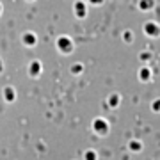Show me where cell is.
<instances>
[{
    "label": "cell",
    "instance_id": "9c48e42d",
    "mask_svg": "<svg viewBox=\"0 0 160 160\" xmlns=\"http://www.w3.org/2000/svg\"><path fill=\"white\" fill-rule=\"evenodd\" d=\"M23 43H25V45H34L36 43V36L32 34V32H27V34L23 36Z\"/></svg>",
    "mask_w": 160,
    "mask_h": 160
},
{
    "label": "cell",
    "instance_id": "ac0fdd59",
    "mask_svg": "<svg viewBox=\"0 0 160 160\" xmlns=\"http://www.w3.org/2000/svg\"><path fill=\"white\" fill-rule=\"evenodd\" d=\"M0 12H2V6H0Z\"/></svg>",
    "mask_w": 160,
    "mask_h": 160
},
{
    "label": "cell",
    "instance_id": "9a60e30c",
    "mask_svg": "<svg viewBox=\"0 0 160 160\" xmlns=\"http://www.w3.org/2000/svg\"><path fill=\"white\" fill-rule=\"evenodd\" d=\"M82 69H84V66H82L80 62H77V64H73V68H71V71H73V73H80Z\"/></svg>",
    "mask_w": 160,
    "mask_h": 160
},
{
    "label": "cell",
    "instance_id": "8992f818",
    "mask_svg": "<svg viewBox=\"0 0 160 160\" xmlns=\"http://www.w3.org/2000/svg\"><path fill=\"white\" fill-rule=\"evenodd\" d=\"M107 105H109V109H116L118 105H119V94L118 92H112L107 100Z\"/></svg>",
    "mask_w": 160,
    "mask_h": 160
},
{
    "label": "cell",
    "instance_id": "6da1fadb",
    "mask_svg": "<svg viewBox=\"0 0 160 160\" xmlns=\"http://www.w3.org/2000/svg\"><path fill=\"white\" fill-rule=\"evenodd\" d=\"M92 130L96 132L98 135H107L109 133V123L102 118H96V119L92 121Z\"/></svg>",
    "mask_w": 160,
    "mask_h": 160
},
{
    "label": "cell",
    "instance_id": "e0dca14e",
    "mask_svg": "<svg viewBox=\"0 0 160 160\" xmlns=\"http://www.w3.org/2000/svg\"><path fill=\"white\" fill-rule=\"evenodd\" d=\"M89 4H92V6H100V4H103V0H89Z\"/></svg>",
    "mask_w": 160,
    "mask_h": 160
},
{
    "label": "cell",
    "instance_id": "5bb4252c",
    "mask_svg": "<svg viewBox=\"0 0 160 160\" xmlns=\"http://www.w3.org/2000/svg\"><path fill=\"white\" fill-rule=\"evenodd\" d=\"M139 59H141V61H144V62H146V61H149V59H151V53H149V52H142V53L139 55Z\"/></svg>",
    "mask_w": 160,
    "mask_h": 160
},
{
    "label": "cell",
    "instance_id": "2e32d148",
    "mask_svg": "<svg viewBox=\"0 0 160 160\" xmlns=\"http://www.w3.org/2000/svg\"><path fill=\"white\" fill-rule=\"evenodd\" d=\"M6 98L7 100H14V91L12 89H6Z\"/></svg>",
    "mask_w": 160,
    "mask_h": 160
},
{
    "label": "cell",
    "instance_id": "7c38bea8",
    "mask_svg": "<svg viewBox=\"0 0 160 160\" xmlns=\"http://www.w3.org/2000/svg\"><path fill=\"white\" fill-rule=\"evenodd\" d=\"M123 41H125V43H132V41H133V34H132L130 30H125V32H123Z\"/></svg>",
    "mask_w": 160,
    "mask_h": 160
},
{
    "label": "cell",
    "instance_id": "ba28073f",
    "mask_svg": "<svg viewBox=\"0 0 160 160\" xmlns=\"http://www.w3.org/2000/svg\"><path fill=\"white\" fill-rule=\"evenodd\" d=\"M128 148H130L132 151H133V153H139V151L142 149V142H141V141H130Z\"/></svg>",
    "mask_w": 160,
    "mask_h": 160
},
{
    "label": "cell",
    "instance_id": "277c9868",
    "mask_svg": "<svg viewBox=\"0 0 160 160\" xmlns=\"http://www.w3.org/2000/svg\"><path fill=\"white\" fill-rule=\"evenodd\" d=\"M75 14H77V18H80V20H84V18H86V14H87V7H86V4H84L82 0L75 4Z\"/></svg>",
    "mask_w": 160,
    "mask_h": 160
},
{
    "label": "cell",
    "instance_id": "7a4b0ae2",
    "mask_svg": "<svg viewBox=\"0 0 160 160\" xmlns=\"http://www.w3.org/2000/svg\"><path fill=\"white\" fill-rule=\"evenodd\" d=\"M57 46L62 53H71V52H73V43H71V39L66 38V36H61L57 39Z\"/></svg>",
    "mask_w": 160,
    "mask_h": 160
},
{
    "label": "cell",
    "instance_id": "3957f363",
    "mask_svg": "<svg viewBox=\"0 0 160 160\" xmlns=\"http://www.w3.org/2000/svg\"><path fill=\"white\" fill-rule=\"evenodd\" d=\"M144 34L149 38H158L160 36V27L155 22H146L144 23Z\"/></svg>",
    "mask_w": 160,
    "mask_h": 160
},
{
    "label": "cell",
    "instance_id": "5b68a950",
    "mask_svg": "<svg viewBox=\"0 0 160 160\" xmlns=\"http://www.w3.org/2000/svg\"><path fill=\"white\" fill-rule=\"evenodd\" d=\"M139 78H141V82H149L151 80V69L148 66H142L139 69Z\"/></svg>",
    "mask_w": 160,
    "mask_h": 160
},
{
    "label": "cell",
    "instance_id": "4fadbf2b",
    "mask_svg": "<svg viewBox=\"0 0 160 160\" xmlns=\"http://www.w3.org/2000/svg\"><path fill=\"white\" fill-rule=\"evenodd\" d=\"M151 110H153V112H160V98L151 103Z\"/></svg>",
    "mask_w": 160,
    "mask_h": 160
},
{
    "label": "cell",
    "instance_id": "52a82bcc",
    "mask_svg": "<svg viewBox=\"0 0 160 160\" xmlns=\"http://www.w3.org/2000/svg\"><path fill=\"white\" fill-rule=\"evenodd\" d=\"M155 7V0H139V9L141 11H149Z\"/></svg>",
    "mask_w": 160,
    "mask_h": 160
},
{
    "label": "cell",
    "instance_id": "8fae6325",
    "mask_svg": "<svg viewBox=\"0 0 160 160\" xmlns=\"http://www.w3.org/2000/svg\"><path fill=\"white\" fill-rule=\"evenodd\" d=\"M39 71H41V64L39 62H32V66H30V75H34L36 77Z\"/></svg>",
    "mask_w": 160,
    "mask_h": 160
},
{
    "label": "cell",
    "instance_id": "30bf717a",
    "mask_svg": "<svg viewBox=\"0 0 160 160\" xmlns=\"http://www.w3.org/2000/svg\"><path fill=\"white\" fill-rule=\"evenodd\" d=\"M84 160H98V155L94 149H87L86 153H84Z\"/></svg>",
    "mask_w": 160,
    "mask_h": 160
}]
</instances>
